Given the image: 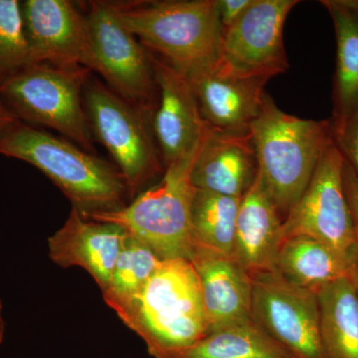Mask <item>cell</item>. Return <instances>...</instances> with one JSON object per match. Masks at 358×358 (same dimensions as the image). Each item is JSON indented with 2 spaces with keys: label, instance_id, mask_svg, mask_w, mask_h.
<instances>
[{
  "label": "cell",
  "instance_id": "obj_25",
  "mask_svg": "<svg viewBox=\"0 0 358 358\" xmlns=\"http://www.w3.org/2000/svg\"><path fill=\"white\" fill-rule=\"evenodd\" d=\"M29 64L22 7L17 0H0V83Z\"/></svg>",
  "mask_w": 358,
  "mask_h": 358
},
{
  "label": "cell",
  "instance_id": "obj_27",
  "mask_svg": "<svg viewBox=\"0 0 358 358\" xmlns=\"http://www.w3.org/2000/svg\"><path fill=\"white\" fill-rule=\"evenodd\" d=\"M343 185H345L346 199L352 211L353 225H355V272H357L358 284V176L345 159V167H343Z\"/></svg>",
  "mask_w": 358,
  "mask_h": 358
},
{
  "label": "cell",
  "instance_id": "obj_3",
  "mask_svg": "<svg viewBox=\"0 0 358 358\" xmlns=\"http://www.w3.org/2000/svg\"><path fill=\"white\" fill-rule=\"evenodd\" d=\"M258 176L282 218L301 199L327 145L331 120H303L282 112L266 93L250 128Z\"/></svg>",
  "mask_w": 358,
  "mask_h": 358
},
{
  "label": "cell",
  "instance_id": "obj_2",
  "mask_svg": "<svg viewBox=\"0 0 358 358\" xmlns=\"http://www.w3.org/2000/svg\"><path fill=\"white\" fill-rule=\"evenodd\" d=\"M0 155L38 169L83 217L127 205L128 187L117 167L20 120L0 134Z\"/></svg>",
  "mask_w": 358,
  "mask_h": 358
},
{
  "label": "cell",
  "instance_id": "obj_15",
  "mask_svg": "<svg viewBox=\"0 0 358 358\" xmlns=\"http://www.w3.org/2000/svg\"><path fill=\"white\" fill-rule=\"evenodd\" d=\"M127 236L121 226L89 220L72 207L64 225L48 238L49 257L61 268H84L103 294Z\"/></svg>",
  "mask_w": 358,
  "mask_h": 358
},
{
  "label": "cell",
  "instance_id": "obj_4",
  "mask_svg": "<svg viewBox=\"0 0 358 358\" xmlns=\"http://www.w3.org/2000/svg\"><path fill=\"white\" fill-rule=\"evenodd\" d=\"M115 6L143 47L185 76L217 64L222 38L218 0Z\"/></svg>",
  "mask_w": 358,
  "mask_h": 358
},
{
  "label": "cell",
  "instance_id": "obj_28",
  "mask_svg": "<svg viewBox=\"0 0 358 358\" xmlns=\"http://www.w3.org/2000/svg\"><path fill=\"white\" fill-rule=\"evenodd\" d=\"M252 2L253 0H218L219 18L222 32L245 13Z\"/></svg>",
  "mask_w": 358,
  "mask_h": 358
},
{
  "label": "cell",
  "instance_id": "obj_17",
  "mask_svg": "<svg viewBox=\"0 0 358 358\" xmlns=\"http://www.w3.org/2000/svg\"><path fill=\"white\" fill-rule=\"evenodd\" d=\"M257 176L258 162L251 134L209 129L193 164L192 181L196 189L242 199Z\"/></svg>",
  "mask_w": 358,
  "mask_h": 358
},
{
  "label": "cell",
  "instance_id": "obj_7",
  "mask_svg": "<svg viewBox=\"0 0 358 358\" xmlns=\"http://www.w3.org/2000/svg\"><path fill=\"white\" fill-rule=\"evenodd\" d=\"M84 106L92 134L112 155L126 181L129 199H134L141 188L164 171L148 122L150 113L91 77L85 85Z\"/></svg>",
  "mask_w": 358,
  "mask_h": 358
},
{
  "label": "cell",
  "instance_id": "obj_24",
  "mask_svg": "<svg viewBox=\"0 0 358 358\" xmlns=\"http://www.w3.org/2000/svg\"><path fill=\"white\" fill-rule=\"evenodd\" d=\"M162 262L147 245L128 233L115 261L109 288L103 293V301L113 310L131 300L143 289Z\"/></svg>",
  "mask_w": 358,
  "mask_h": 358
},
{
  "label": "cell",
  "instance_id": "obj_22",
  "mask_svg": "<svg viewBox=\"0 0 358 358\" xmlns=\"http://www.w3.org/2000/svg\"><path fill=\"white\" fill-rule=\"evenodd\" d=\"M173 358H296L253 320L212 331Z\"/></svg>",
  "mask_w": 358,
  "mask_h": 358
},
{
  "label": "cell",
  "instance_id": "obj_10",
  "mask_svg": "<svg viewBox=\"0 0 358 358\" xmlns=\"http://www.w3.org/2000/svg\"><path fill=\"white\" fill-rule=\"evenodd\" d=\"M252 320L296 358H327L317 294L275 270L252 275Z\"/></svg>",
  "mask_w": 358,
  "mask_h": 358
},
{
  "label": "cell",
  "instance_id": "obj_5",
  "mask_svg": "<svg viewBox=\"0 0 358 358\" xmlns=\"http://www.w3.org/2000/svg\"><path fill=\"white\" fill-rule=\"evenodd\" d=\"M200 147L166 166L159 182L136 195L131 203L119 210L84 218L121 226L160 260H192L196 248L192 224L196 188L192 185V173Z\"/></svg>",
  "mask_w": 358,
  "mask_h": 358
},
{
  "label": "cell",
  "instance_id": "obj_6",
  "mask_svg": "<svg viewBox=\"0 0 358 358\" xmlns=\"http://www.w3.org/2000/svg\"><path fill=\"white\" fill-rule=\"evenodd\" d=\"M91 71L28 65L0 83V96L17 120L47 127L91 152L93 134L84 106Z\"/></svg>",
  "mask_w": 358,
  "mask_h": 358
},
{
  "label": "cell",
  "instance_id": "obj_26",
  "mask_svg": "<svg viewBox=\"0 0 358 358\" xmlns=\"http://www.w3.org/2000/svg\"><path fill=\"white\" fill-rule=\"evenodd\" d=\"M333 136L343 157L358 176V110Z\"/></svg>",
  "mask_w": 358,
  "mask_h": 358
},
{
  "label": "cell",
  "instance_id": "obj_18",
  "mask_svg": "<svg viewBox=\"0 0 358 358\" xmlns=\"http://www.w3.org/2000/svg\"><path fill=\"white\" fill-rule=\"evenodd\" d=\"M284 218L262 180L245 193L238 210L233 257L250 275L275 270Z\"/></svg>",
  "mask_w": 358,
  "mask_h": 358
},
{
  "label": "cell",
  "instance_id": "obj_14",
  "mask_svg": "<svg viewBox=\"0 0 358 358\" xmlns=\"http://www.w3.org/2000/svg\"><path fill=\"white\" fill-rule=\"evenodd\" d=\"M187 79L202 119L211 131L250 134L251 124L262 108L268 79L237 76L218 63Z\"/></svg>",
  "mask_w": 358,
  "mask_h": 358
},
{
  "label": "cell",
  "instance_id": "obj_11",
  "mask_svg": "<svg viewBox=\"0 0 358 358\" xmlns=\"http://www.w3.org/2000/svg\"><path fill=\"white\" fill-rule=\"evenodd\" d=\"M298 0H253L222 32L218 64L241 77L271 78L289 69L285 23Z\"/></svg>",
  "mask_w": 358,
  "mask_h": 358
},
{
  "label": "cell",
  "instance_id": "obj_29",
  "mask_svg": "<svg viewBox=\"0 0 358 358\" xmlns=\"http://www.w3.org/2000/svg\"><path fill=\"white\" fill-rule=\"evenodd\" d=\"M17 121V117L9 110L6 103L0 96V134L3 133L7 128Z\"/></svg>",
  "mask_w": 358,
  "mask_h": 358
},
{
  "label": "cell",
  "instance_id": "obj_21",
  "mask_svg": "<svg viewBox=\"0 0 358 358\" xmlns=\"http://www.w3.org/2000/svg\"><path fill=\"white\" fill-rule=\"evenodd\" d=\"M317 294L320 331L327 358H358V284L343 278Z\"/></svg>",
  "mask_w": 358,
  "mask_h": 358
},
{
  "label": "cell",
  "instance_id": "obj_20",
  "mask_svg": "<svg viewBox=\"0 0 358 358\" xmlns=\"http://www.w3.org/2000/svg\"><path fill=\"white\" fill-rule=\"evenodd\" d=\"M275 270L287 281L315 294L343 278L357 280L355 268L341 254L319 240L303 235L282 242Z\"/></svg>",
  "mask_w": 358,
  "mask_h": 358
},
{
  "label": "cell",
  "instance_id": "obj_9",
  "mask_svg": "<svg viewBox=\"0 0 358 358\" xmlns=\"http://www.w3.org/2000/svg\"><path fill=\"white\" fill-rule=\"evenodd\" d=\"M343 167L345 157L333 138L305 192L284 219L282 242L298 235L313 238L355 268V225L343 185Z\"/></svg>",
  "mask_w": 358,
  "mask_h": 358
},
{
  "label": "cell",
  "instance_id": "obj_1",
  "mask_svg": "<svg viewBox=\"0 0 358 358\" xmlns=\"http://www.w3.org/2000/svg\"><path fill=\"white\" fill-rule=\"evenodd\" d=\"M113 310L154 358L176 357L208 333L199 275L186 259L162 261L134 298Z\"/></svg>",
  "mask_w": 358,
  "mask_h": 358
},
{
  "label": "cell",
  "instance_id": "obj_30",
  "mask_svg": "<svg viewBox=\"0 0 358 358\" xmlns=\"http://www.w3.org/2000/svg\"><path fill=\"white\" fill-rule=\"evenodd\" d=\"M2 312H3V305H2V301L0 300V345L3 343L6 331V320H4L3 313Z\"/></svg>",
  "mask_w": 358,
  "mask_h": 358
},
{
  "label": "cell",
  "instance_id": "obj_13",
  "mask_svg": "<svg viewBox=\"0 0 358 358\" xmlns=\"http://www.w3.org/2000/svg\"><path fill=\"white\" fill-rule=\"evenodd\" d=\"M152 57L159 92L152 126L166 169L195 152L209 128L187 77L152 54Z\"/></svg>",
  "mask_w": 358,
  "mask_h": 358
},
{
  "label": "cell",
  "instance_id": "obj_16",
  "mask_svg": "<svg viewBox=\"0 0 358 358\" xmlns=\"http://www.w3.org/2000/svg\"><path fill=\"white\" fill-rule=\"evenodd\" d=\"M190 262L199 275L208 333L252 319V278L234 257L199 245Z\"/></svg>",
  "mask_w": 358,
  "mask_h": 358
},
{
  "label": "cell",
  "instance_id": "obj_23",
  "mask_svg": "<svg viewBox=\"0 0 358 358\" xmlns=\"http://www.w3.org/2000/svg\"><path fill=\"white\" fill-rule=\"evenodd\" d=\"M241 199L196 189L192 205V224L196 246L233 256L235 229Z\"/></svg>",
  "mask_w": 358,
  "mask_h": 358
},
{
  "label": "cell",
  "instance_id": "obj_12",
  "mask_svg": "<svg viewBox=\"0 0 358 358\" xmlns=\"http://www.w3.org/2000/svg\"><path fill=\"white\" fill-rule=\"evenodd\" d=\"M29 64L85 67L91 61L86 15L68 0H26L21 3Z\"/></svg>",
  "mask_w": 358,
  "mask_h": 358
},
{
  "label": "cell",
  "instance_id": "obj_8",
  "mask_svg": "<svg viewBox=\"0 0 358 358\" xmlns=\"http://www.w3.org/2000/svg\"><path fill=\"white\" fill-rule=\"evenodd\" d=\"M85 15L91 40L89 70L100 74L115 94L152 115L159 96L152 54L122 23L114 3L91 2Z\"/></svg>",
  "mask_w": 358,
  "mask_h": 358
},
{
  "label": "cell",
  "instance_id": "obj_31",
  "mask_svg": "<svg viewBox=\"0 0 358 358\" xmlns=\"http://www.w3.org/2000/svg\"><path fill=\"white\" fill-rule=\"evenodd\" d=\"M346 2L358 10V0H346Z\"/></svg>",
  "mask_w": 358,
  "mask_h": 358
},
{
  "label": "cell",
  "instance_id": "obj_19",
  "mask_svg": "<svg viewBox=\"0 0 358 358\" xmlns=\"http://www.w3.org/2000/svg\"><path fill=\"white\" fill-rule=\"evenodd\" d=\"M333 20L336 41L333 134L338 133L358 110V10L346 0L320 1Z\"/></svg>",
  "mask_w": 358,
  "mask_h": 358
}]
</instances>
